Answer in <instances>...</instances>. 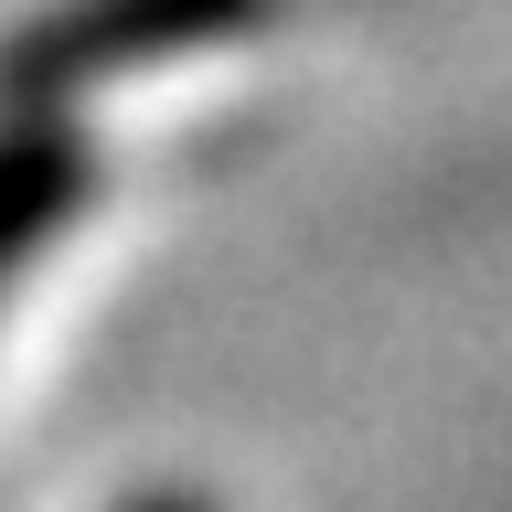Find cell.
Returning a JSON list of instances; mask_svg holds the SVG:
<instances>
[{
    "mask_svg": "<svg viewBox=\"0 0 512 512\" xmlns=\"http://www.w3.org/2000/svg\"><path fill=\"white\" fill-rule=\"evenodd\" d=\"M267 11L278 0H43L0 32V107H64V96L118 86L139 64L214 54Z\"/></svg>",
    "mask_w": 512,
    "mask_h": 512,
    "instance_id": "cell-1",
    "label": "cell"
},
{
    "mask_svg": "<svg viewBox=\"0 0 512 512\" xmlns=\"http://www.w3.org/2000/svg\"><path fill=\"white\" fill-rule=\"evenodd\" d=\"M96 192V150L54 107H0V278H22V256L54 235Z\"/></svg>",
    "mask_w": 512,
    "mask_h": 512,
    "instance_id": "cell-2",
    "label": "cell"
},
{
    "mask_svg": "<svg viewBox=\"0 0 512 512\" xmlns=\"http://www.w3.org/2000/svg\"><path fill=\"white\" fill-rule=\"evenodd\" d=\"M118 512H203L192 491H139V502H118Z\"/></svg>",
    "mask_w": 512,
    "mask_h": 512,
    "instance_id": "cell-3",
    "label": "cell"
}]
</instances>
